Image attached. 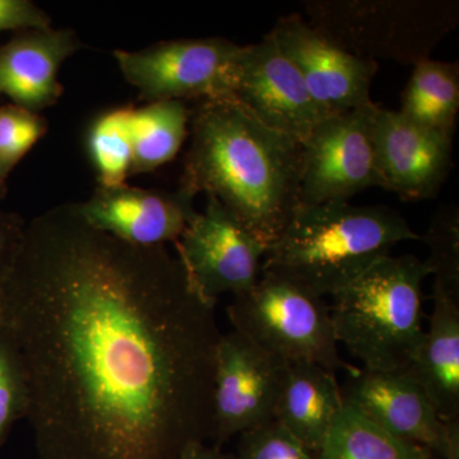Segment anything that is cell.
I'll return each mask as SVG.
<instances>
[{"instance_id": "cell-27", "label": "cell", "mask_w": 459, "mask_h": 459, "mask_svg": "<svg viewBox=\"0 0 459 459\" xmlns=\"http://www.w3.org/2000/svg\"><path fill=\"white\" fill-rule=\"evenodd\" d=\"M49 14L30 0H0V32L50 29Z\"/></svg>"}, {"instance_id": "cell-8", "label": "cell", "mask_w": 459, "mask_h": 459, "mask_svg": "<svg viewBox=\"0 0 459 459\" xmlns=\"http://www.w3.org/2000/svg\"><path fill=\"white\" fill-rule=\"evenodd\" d=\"M374 102L331 115L301 143L299 204L349 201L383 188L373 141Z\"/></svg>"}, {"instance_id": "cell-23", "label": "cell", "mask_w": 459, "mask_h": 459, "mask_svg": "<svg viewBox=\"0 0 459 459\" xmlns=\"http://www.w3.org/2000/svg\"><path fill=\"white\" fill-rule=\"evenodd\" d=\"M30 410V388L25 365L16 341L4 325L0 327V449L12 429Z\"/></svg>"}, {"instance_id": "cell-22", "label": "cell", "mask_w": 459, "mask_h": 459, "mask_svg": "<svg viewBox=\"0 0 459 459\" xmlns=\"http://www.w3.org/2000/svg\"><path fill=\"white\" fill-rule=\"evenodd\" d=\"M133 110L131 107L111 108L90 126L87 151L99 186H123L131 177Z\"/></svg>"}, {"instance_id": "cell-9", "label": "cell", "mask_w": 459, "mask_h": 459, "mask_svg": "<svg viewBox=\"0 0 459 459\" xmlns=\"http://www.w3.org/2000/svg\"><path fill=\"white\" fill-rule=\"evenodd\" d=\"M289 368V362L240 332L222 334L214 365V446L276 420Z\"/></svg>"}, {"instance_id": "cell-2", "label": "cell", "mask_w": 459, "mask_h": 459, "mask_svg": "<svg viewBox=\"0 0 459 459\" xmlns=\"http://www.w3.org/2000/svg\"><path fill=\"white\" fill-rule=\"evenodd\" d=\"M180 186L204 193L270 246L299 205L301 143L256 120L237 100H204L190 117Z\"/></svg>"}, {"instance_id": "cell-29", "label": "cell", "mask_w": 459, "mask_h": 459, "mask_svg": "<svg viewBox=\"0 0 459 459\" xmlns=\"http://www.w3.org/2000/svg\"><path fill=\"white\" fill-rule=\"evenodd\" d=\"M178 459H238L237 455L222 452L220 446H208L207 442H193L186 446Z\"/></svg>"}, {"instance_id": "cell-11", "label": "cell", "mask_w": 459, "mask_h": 459, "mask_svg": "<svg viewBox=\"0 0 459 459\" xmlns=\"http://www.w3.org/2000/svg\"><path fill=\"white\" fill-rule=\"evenodd\" d=\"M232 99L273 131L307 140L329 115L314 101L303 78L270 33L241 48Z\"/></svg>"}, {"instance_id": "cell-5", "label": "cell", "mask_w": 459, "mask_h": 459, "mask_svg": "<svg viewBox=\"0 0 459 459\" xmlns=\"http://www.w3.org/2000/svg\"><path fill=\"white\" fill-rule=\"evenodd\" d=\"M305 11L329 40L377 63L415 65L458 23V3L443 0H319Z\"/></svg>"}, {"instance_id": "cell-28", "label": "cell", "mask_w": 459, "mask_h": 459, "mask_svg": "<svg viewBox=\"0 0 459 459\" xmlns=\"http://www.w3.org/2000/svg\"><path fill=\"white\" fill-rule=\"evenodd\" d=\"M25 226L18 214L0 211V289L16 259Z\"/></svg>"}, {"instance_id": "cell-1", "label": "cell", "mask_w": 459, "mask_h": 459, "mask_svg": "<svg viewBox=\"0 0 459 459\" xmlns=\"http://www.w3.org/2000/svg\"><path fill=\"white\" fill-rule=\"evenodd\" d=\"M40 459H178L212 437L214 305L166 247L93 229L74 204L27 222L0 289Z\"/></svg>"}, {"instance_id": "cell-20", "label": "cell", "mask_w": 459, "mask_h": 459, "mask_svg": "<svg viewBox=\"0 0 459 459\" xmlns=\"http://www.w3.org/2000/svg\"><path fill=\"white\" fill-rule=\"evenodd\" d=\"M189 108L178 100L148 102L132 115L131 175L155 171L179 152L190 122Z\"/></svg>"}, {"instance_id": "cell-26", "label": "cell", "mask_w": 459, "mask_h": 459, "mask_svg": "<svg viewBox=\"0 0 459 459\" xmlns=\"http://www.w3.org/2000/svg\"><path fill=\"white\" fill-rule=\"evenodd\" d=\"M238 459H316L280 422H268L238 435Z\"/></svg>"}, {"instance_id": "cell-19", "label": "cell", "mask_w": 459, "mask_h": 459, "mask_svg": "<svg viewBox=\"0 0 459 459\" xmlns=\"http://www.w3.org/2000/svg\"><path fill=\"white\" fill-rule=\"evenodd\" d=\"M458 110V65L431 57L416 63L398 111L424 128L455 135Z\"/></svg>"}, {"instance_id": "cell-14", "label": "cell", "mask_w": 459, "mask_h": 459, "mask_svg": "<svg viewBox=\"0 0 459 459\" xmlns=\"http://www.w3.org/2000/svg\"><path fill=\"white\" fill-rule=\"evenodd\" d=\"M195 195L179 189H143L123 184L98 186L87 201L74 204L84 221L135 247L177 243L195 219Z\"/></svg>"}, {"instance_id": "cell-18", "label": "cell", "mask_w": 459, "mask_h": 459, "mask_svg": "<svg viewBox=\"0 0 459 459\" xmlns=\"http://www.w3.org/2000/svg\"><path fill=\"white\" fill-rule=\"evenodd\" d=\"M343 404L336 373L307 362L290 364L276 421L316 455Z\"/></svg>"}, {"instance_id": "cell-10", "label": "cell", "mask_w": 459, "mask_h": 459, "mask_svg": "<svg viewBox=\"0 0 459 459\" xmlns=\"http://www.w3.org/2000/svg\"><path fill=\"white\" fill-rule=\"evenodd\" d=\"M174 244L193 286L214 307L221 296L243 294L258 282L267 249L211 195Z\"/></svg>"}, {"instance_id": "cell-21", "label": "cell", "mask_w": 459, "mask_h": 459, "mask_svg": "<svg viewBox=\"0 0 459 459\" xmlns=\"http://www.w3.org/2000/svg\"><path fill=\"white\" fill-rule=\"evenodd\" d=\"M316 459H437L416 444L397 439L344 402Z\"/></svg>"}, {"instance_id": "cell-4", "label": "cell", "mask_w": 459, "mask_h": 459, "mask_svg": "<svg viewBox=\"0 0 459 459\" xmlns=\"http://www.w3.org/2000/svg\"><path fill=\"white\" fill-rule=\"evenodd\" d=\"M430 276L415 255H388L332 298L337 342L370 371H403L418 352L422 285Z\"/></svg>"}, {"instance_id": "cell-15", "label": "cell", "mask_w": 459, "mask_h": 459, "mask_svg": "<svg viewBox=\"0 0 459 459\" xmlns=\"http://www.w3.org/2000/svg\"><path fill=\"white\" fill-rule=\"evenodd\" d=\"M373 141L383 189L406 201L437 197L453 166V135L377 107Z\"/></svg>"}, {"instance_id": "cell-7", "label": "cell", "mask_w": 459, "mask_h": 459, "mask_svg": "<svg viewBox=\"0 0 459 459\" xmlns=\"http://www.w3.org/2000/svg\"><path fill=\"white\" fill-rule=\"evenodd\" d=\"M241 45L221 38L162 41L137 51L115 50L126 82L148 102L232 98Z\"/></svg>"}, {"instance_id": "cell-24", "label": "cell", "mask_w": 459, "mask_h": 459, "mask_svg": "<svg viewBox=\"0 0 459 459\" xmlns=\"http://www.w3.org/2000/svg\"><path fill=\"white\" fill-rule=\"evenodd\" d=\"M424 241L429 247L425 264L437 282L459 299V211L443 205L433 217Z\"/></svg>"}, {"instance_id": "cell-12", "label": "cell", "mask_w": 459, "mask_h": 459, "mask_svg": "<svg viewBox=\"0 0 459 459\" xmlns=\"http://www.w3.org/2000/svg\"><path fill=\"white\" fill-rule=\"evenodd\" d=\"M341 391L344 402L397 439L422 446L437 459H459V422L444 421L404 371L359 369Z\"/></svg>"}, {"instance_id": "cell-17", "label": "cell", "mask_w": 459, "mask_h": 459, "mask_svg": "<svg viewBox=\"0 0 459 459\" xmlns=\"http://www.w3.org/2000/svg\"><path fill=\"white\" fill-rule=\"evenodd\" d=\"M433 303L429 329L403 371L444 421L459 422V299L434 281Z\"/></svg>"}, {"instance_id": "cell-30", "label": "cell", "mask_w": 459, "mask_h": 459, "mask_svg": "<svg viewBox=\"0 0 459 459\" xmlns=\"http://www.w3.org/2000/svg\"><path fill=\"white\" fill-rule=\"evenodd\" d=\"M5 193H7V186H0V201L4 198Z\"/></svg>"}, {"instance_id": "cell-3", "label": "cell", "mask_w": 459, "mask_h": 459, "mask_svg": "<svg viewBox=\"0 0 459 459\" xmlns=\"http://www.w3.org/2000/svg\"><path fill=\"white\" fill-rule=\"evenodd\" d=\"M411 240L420 235L385 205L299 204L265 249L262 272L281 274L325 299Z\"/></svg>"}, {"instance_id": "cell-25", "label": "cell", "mask_w": 459, "mask_h": 459, "mask_svg": "<svg viewBox=\"0 0 459 459\" xmlns=\"http://www.w3.org/2000/svg\"><path fill=\"white\" fill-rule=\"evenodd\" d=\"M47 122L39 113L17 105L0 107V186L18 162L47 133Z\"/></svg>"}, {"instance_id": "cell-31", "label": "cell", "mask_w": 459, "mask_h": 459, "mask_svg": "<svg viewBox=\"0 0 459 459\" xmlns=\"http://www.w3.org/2000/svg\"><path fill=\"white\" fill-rule=\"evenodd\" d=\"M3 325V314H2V309H0V327H2Z\"/></svg>"}, {"instance_id": "cell-13", "label": "cell", "mask_w": 459, "mask_h": 459, "mask_svg": "<svg viewBox=\"0 0 459 459\" xmlns=\"http://www.w3.org/2000/svg\"><path fill=\"white\" fill-rule=\"evenodd\" d=\"M270 35L329 117L373 102L370 90L379 63L343 50L299 14L281 17Z\"/></svg>"}, {"instance_id": "cell-16", "label": "cell", "mask_w": 459, "mask_h": 459, "mask_svg": "<svg viewBox=\"0 0 459 459\" xmlns=\"http://www.w3.org/2000/svg\"><path fill=\"white\" fill-rule=\"evenodd\" d=\"M82 49L68 29L27 30L0 47V95L13 105L39 113L53 107L63 93V63Z\"/></svg>"}, {"instance_id": "cell-6", "label": "cell", "mask_w": 459, "mask_h": 459, "mask_svg": "<svg viewBox=\"0 0 459 459\" xmlns=\"http://www.w3.org/2000/svg\"><path fill=\"white\" fill-rule=\"evenodd\" d=\"M235 331L289 364L307 362L329 371L358 373L338 351L325 299L294 281L262 272L258 282L228 307Z\"/></svg>"}]
</instances>
